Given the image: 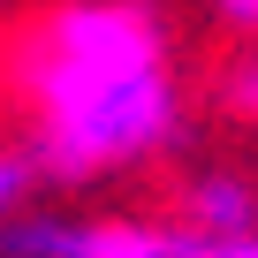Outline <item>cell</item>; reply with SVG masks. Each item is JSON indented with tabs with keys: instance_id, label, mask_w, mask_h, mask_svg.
Returning a JSON list of instances; mask_svg holds the SVG:
<instances>
[{
	"instance_id": "1",
	"label": "cell",
	"mask_w": 258,
	"mask_h": 258,
	"mask_svg": "<svg viewBox=\"0 0 258 258\" xmlns=\"http://www.w3.org/2000/svg\"><path fill=\"white\" fill-rule=\"evenodd\" d=\"M31 152L53 182H99L175 145V69L152 8L137 0H84L61 8L31 38Z\"/></svg>"
},
{
	"instance_id": "2",
	"label": "cell",
	"mask_w": 258,
	"mask_h": 258,
	"mask_svg": "<svg viewBox=\"0 0 258 258\" xmlns=\"http://www.w3.org/2000/svg\"><path fill=\"white\" fill-rule=\"evenodd\" d=\"M190 228L84 220V213H0V258H182Z\"/></svg>"
},
{
	"instance_id": "3",
	"label": "cell",
	"mask_w": 258,
	"mask_h": 258,
	"mask_svg": "<svg viewBox=\"0 0 258 258\" xmlns=\"http://www.w3.org/2000/svg\"><path fill=\"white\" fill-rule=\"evenodd\" d=\"M182 228H198V235H250L258 228V175L198 167L182 182Z\"/></svg>"
},
{
	"instance_id": "4",
	"label": "cell",
	"mask_w": 258,
	"mask_h": 258,
	"mask_svg": "<svg viewBox=\"0 0 258 258\" xmlns=\"http://www.w3.org/2000/svg\"><path fill=\"white\" fill-rule=\"evenodd\" d=\"M46 167H38V152H16V145H0V213H16L23 198H31V182H38Z\"/></svg>"
},
{
	"instance_id": "5",
	"label": "cell",
	"mask_w": 258,
	"mask_h": 258,
	"mask_svg": "<svg viewBox=\"0 0 258 258\" xmlns=\"http://www.w3.org/2000/svg\"><path fill=\"white\" fill-rule=\"evenodd\" d=\"M220 99H228V114H235V121H258V46L220 76Z\"/></svg>"
},
{
	"instance_id": "6",
	"label": "cell",
	"mask_w": 258,
	"mask_h": 258,
	"mask_svg": "<svg viewBox=\"0 0 258 258\" xmlns=\"http://www.w3.org/2000/svg\"><path fill=\"white\" fill-rule=\"evenodd\" d=\"M182 258H258V228H250V235H198V228H190Z\"/></svg>"
},
{
	"instance_id": "7",
	"label": "cell",
	"mask_w": 258,
	"mask_h": 258,
	"mask_svg": "<svg viewBox=\"0 0 258 258\" xmlns=\"http://www.w3.org/2000/svg\"><path fill=\"white\" fill-rule=\"evenodd\" d=\"M213 16H220L228 31H243V38H258V0H213Z\"/></svg>"
}]
</instances>
